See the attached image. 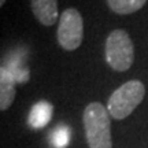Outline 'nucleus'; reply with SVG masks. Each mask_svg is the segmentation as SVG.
<instances>
[{
	"instance_id": "nucleus-1",
	"label": "nucleus",
	"mask_w": 148,
	"mask_h": 148,
	"mask_svg": "<svg viewBox=\"0 0 148 148\" xmlns=\"http://www.w3.org/2000/svg\"><path fill=\"white\" fill-rule=\"evenodd\" d=\"M85 136L89 148H112L110 114L99 101H92L82 114Z\"/></svg>"
},
{
	"instance_id": "nucleus-2",
	"label": "nucleus",
	"mask_w": 148,
	"mask_h": 148,
	"mask_svg": "<svg viewBox=\"0 0 148 148\" xmlns=\"http://www.w3.org/2000/svg\"><path fill=\"white\" fill-rule=\"evenodd\" d=\"M145 96V86L138 79H130L111 93L107 101V111L116 121L129 116Z\"/></svg>"
},
{
	"instance_id": "nucleus-3",
	"label": "nucleus",
	"mask_w": 148,
	"mask_h": 148,
	"mask_svg": "<svg viewBox=\"0 0 148 148\" xmlns=\"http://www.w3.org/2000/svg\"><path fill=\"white\" fill-rule=\"evenodd\" d=\"M106 62L115 71H126L134 60V45L125 30L115 29L107 36L104 44Z\"/></svg>"
},
{
	"instance_id": "nucleus-4",
	"label": "nucleus",
	"mask_w": 148,
	"mask_h": 148,
	"mask_svg": "<svg viewBox=\"0 0 148 148\" xmlns=\"http://www.w3.org/2000/svg\"><path fill=\"white\" fill-rule=\"evenodd\" d=\"M58 44L66 51H74L84 38V21L77 8H67L58 22Z\"/></svg>"
},
{
	"instance_id": "nucleus-5",
	"label": "nucleus",
	"mask_w": 148,
	"mask_h": 148,
	"mask_svg": "<svg viewBox=\"0 0 148 148\" xmlns=\"http://www.w3.org/2000/svg\"><path fill=\"white\" fill-rule=\"evenodd\" d=\"M34 18L44 26H52L59 22L58 0H30Z\"/></svg>"
},
{
	"instance_id": "nucleus-6",
	"label": "nucleus",
	"mask_w": 148,
	"mask_h": 148,
	"mask_svg": "<svg viewBox=\"0 0 148 148\" xmlns=\"http://www.w3.org/2000/svg\"><path fill=\"white\" fill-rule=\"evenodd\" d=\"M53 106L47 100H40L33 104L27 116V123L32 129H42L49 123L52 118Z\"/></svg>"
},
{
	"instance_id": "nucleus-7",
	"label": "nucleus",
	"mask_w": 148,
	"mask_h": 148,
	"mask_svg": "<svg viewBox=\"0 0 148 148\" xmlns=\"http://www.w3.org/2000/svg\"><path fill=\"white\" fill-rule=\"evenodd\" d=\"M15 85L16 81L12 74L1 66L0 69V110L5 111L12 104L15 99Z\"/></svg>"
},
{
	"instance_id": "nucleus-8",
	"label": "nucleus",
	"mask_w": 148,
	"mask_h": 148,
	"mask_svg": "<svg viewBox=\"0 0 148 148\" xmlns=\"http://www.w3.org/2000/svg\"><path fill=\"white\" fill-rule=\"evenodd\" d=\"M106 1L108 8L119 15L133 14L140 8H143L147 3V0H106Z\"/></svg>"
},
{
	"instance_id": "nucleus-9",
	"label": "nucleus",
	"mask_w": 148,
	"mask_h": 148,
	"mask_svg": "<svg viewBox=\"0 0 148 148\" xmlns=\"http://www.w3.org/2000/svg\"><path fill=\"white\" fill-rule=\"evenodd\" d=\"M48 140L52 148H66L71 140V130L67 125H58L51 132Z\"/></svg>"
},
{
	"instance_id": "nucleus-10",
	"label": "nucleus",
	"mask_w": 148,
	"mask_h": 148,
	"mask_svg": "<svg viewBox=\"0 0 148 148\" xmlns=\"http://www.w3.org/2000/svg\"><path fill=\"white\" fill-rule=\"evenodd\" d=\"M4 3H5V0H0V5H4Z\"/></svg>"
}]
</instances>
